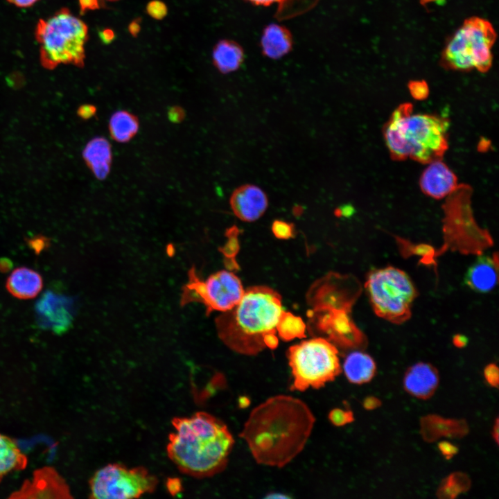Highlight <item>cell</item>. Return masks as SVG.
Here are the masks:
<instances>
[{
	"label": "cell",
	"mask_w": 499,
	"mask_h": 499,
	"mask_svg": "<svg viewBox=\"0 0 499 499\" xmlns=\"http://www.w3.org/2000/svg\"><path fill=\"white\" fill-rule=\"evenodd\" d=\"M315 423V417L305 402L279 394L252 410L239 437L257 464L283 468L304 450Z\"/></svg>",
	"instance_id": "obj_1"
},
{
	"label": "cell",
	"mask_w": 499,
	"mask_h": 499,
	"mask_svg": "<svg viewBox=\"0 0 499 499\" xmlns=\"http://www.w3.org/2000/svg\"><path fill=\"white\" fill-rule=\"evenodd\" d=\"M166 453L180 471L195 478L213 477L227 467L235 440L227 426L204 411L173 417Z\"/></svg>",
	"instance_id": "obj_2"
},
{
	"label": "cell",
	"mask_w": 499,
	"mask_h": 499,
	"mask_svg": "<svg viewBox=\"0 0 499 499\" xmlns=\"http://www.w3.org/2000/svg\"><path fill=\"white\" fill-rule=\"evenodd\" d=\"M283 310L281 297L273 288H247L234 307L216 317L218 336L229 349L242 355L274 349L279 343L276 328Z\"/></svg>",
	"instance_id": "obj_3"
},
{
	"label": "cell",
	"mask_w": 499,
	"mask_h": 499,
	"mask_svg": "<svg viewBox=\"0 0 499 499\" xmlns=\"http://www.w3.org/2000/svg\"><path fill=\"white\" fill-rule=\"evenodd\" d=\"M449 124L444 116L414 113L412 104L403 103L383 125V135L393 160L427 164L442 159L447 151Z\"/></svg>",
	"instance_id": "obj_4"
},
{
	"label": "cell",
	"mask_w": 499,
	"mask_h": 499,
	"mask_svg": "<svg viewBox=\"0 0 499 499\" xmlns=\"http://www.w3.org/2000/svg\"><path fill=\"white\" fill-rule=\"evenodd\" d=\"M35 37L40 44V61L44 68L52 70L61 64L84 67L88 27L67 8L40 19Z\"/></svg>",
	"instance_id": "obj_5"
},
{
	"label": "cell",
	"mask_w": 499,
	"mask_h": 499,
	"mask_svg": "<svg viewBox=\"0 0 499 499\" xmlns=\"http://www.w3.org/2000/svg\"><path fill=\"white\" fill-rule=\"evenodd\" d=\"M497 33L487 19L473 16L446 40L439 64L447 70L468 72L473 69L487 72L493 63L491 49Z\"/></svg>",
	"instance_id": "obj_6"
},
{
	"label": "cell",
	"mask_w": 499,
	"mask_h": 499,
	"mask_svg": "<svg viewBox=\"0 0 499 499\" xmlns=\"http://www.w3.org/2000/svg\"><path fill=\"white\" fill-rule=\"evenodd\" d=\"M292 383L290 390L319 389L341 374L339 352L334 344L322 338L304 340L288 349Z\"/></svg>",
	"instance_id": "obj_7"
},
{
	"label": "cell",
	"mask_w": 499,
	"mask_h": 499,
	"mask_svg": "<svg viewBox=\"0 0 499 499\" xmlns=\"http://www.w3.org/2000/svg\"><path fill=\"white\" fill-rule=\"evenodd\" d=\"M365 287L377 316L396 324L410 318L418 292L405 272L392 266L372 270L367 274Z\"/></svg>",
	"instance_id": "obj_8"
},
{
	"label": "cell",
	"mask_w": 499,
	"mask_h": 499,
	"mask_svg": "<svg viewBox=\"0 0 499 499\" xmlns=\"http://www.w3.org/2000/svg\"><path fill=\"white\" fill-rule=\"evenodd\" d=\"M89 484L91 498L129 499L153 493L158 479L144 466L112 463L97 470Z\"/></svg>",
	"instance_id": "obj_9"
},
{
	"label": "cell",
	"mask_w": 499,
	"mask_h": 499,
	"mask_svg": "<svg viewBox=\"0 0 499 499\" xmlns=\"http://www.w3.org/2000/svg\"><path fill=\"white\" fill-rule=\"evenodd\" d=\"M245 292L240 279L233 272L220 270L202 279L195 268L189 271L188 281L182 288L181 306L193 302L202 304L209 313L225 312L234 307Z\"/></svg>",
	"instance_id": "obj_10"
},
{
	"label": "cell",
	"mask_w": 499,
	"mask_h": 499,
	"mask_svg": "<svg viewBox=\"0 0 499 499\" xmlns=\"http://www.w3.org/2000/svg\"><path fill=\"white\" fill-rule=\"evenodd\" d=\"M472 187L467 184H459L456 189L445 198L443 204V231L448 246L457 248L458 242L476 241L482 238L491 241L487 231L480 228L476 223L472 210Z\"/></svg>",
	"instance_id": "obj_11"
},
{
	"label": "cell",
	"mask_w": 499,
	"mask_h": 499,
	"mask_svg": "<svg viewBox=\"0 0 499 499\" xmlns=\"http://www.w3.org/2000/svg\"><path fill=\"white\" fill-rule=\"evenodd\" d=\"M35 308L37 323L44 329L62 334L72 326L75 304L71 297L47 290L37 301Z\"/></svg>",
	"instance_id": "obj_12"
},
{
	"label": "cell",
	"mask_w": 499,
	"mask_h": 499,
	"mask_svg": "<svg viewBox=\"0 0 499 499\" xmlns=\"http://www.w3.org/2000/svg\"><path fill=\"white\" fill-rule=\"evenodd\" d=\"M234 214L243 222L259 219L268 207L266 193L259 186L246 184L236 188L229 199Z\"/></svg>",
	"instance_id": "obj_13"
},
{
	"label": "cell",
	"mask_w": 499,
	"mask_h": 499,
	"mask_svg": "<svg viewBox=\"0 0 499 499\" xmlns=\"http://www.w3.org/2000/svg\"><path fill=\"white\" fill-rule=\"evenodd\" d=\"M439 381V372L436 367L430 362H418L405 370L403 386L410 396L421 400H428L436 392Z\"/></svg>",
	"instance_id": "obj_14"
},
{
	"label": "cell",
	"mask_w": 499,
	"mask_h": 499,
	"mask_svg": "<svg viewBox=\"0 0 499 499\" xmlns=\"http://www.w3.org/2000/svg\"><path fill=\"white\" fill-rule=\"evenodd\" d=\"M427 164L419 179L421 191L436 200L447 198L459 185L456 175L442 159Z\"/></svg>",
	"instance_id": "obj_15"
},
{
	"label": "cell",
	"mask_w": 499,
	"mask_h": 499,
	"mask_svg": "<svg viewBox=\"0 0 499 499\" xmlns=\"http://www.w3.org/2000/svg\"><path fill=\"white\" fill-rule=\"evenodd\" d=\"M470 431L464 419L447 418L437 414L422 416L419 421V432L426 443H433L441 438L461 439Z\"/></svg>",
	"instance_id": "obj_16"
},
{
	"label": "cell",
	"mask_w": 499,
	"mask_h": 499,
	"mask_svg": "<svg viewBox=\"0 0 499 499\" xmlns=\"http://www.w3.org/2000/svg\"><path fill=\"white\" fill-rule=\"evenodd\" d=\"M64 480L51 468L45 467L35 472L33 478L25 482L15 497L71 498Z\"/></svg>",
	"instance_id": "obj_17"
},
{
	"label": "cell",
	"mask_w": 499,
	"mask_h": 499,
	"mask_svg": "<svg viewBox=\"0 0 499 499\" xmlns=\"http://www.w3.org/2000/svg\"><path fill=\"white\" fill-rule=\"evenodd\" d=\"M498 281V259L497 254L492 256H480L468 269L465 283L473 290L486 293L496 287Z\"/></svg>",
	"instance_id": "obj_18"
},
{
	"label": "cell",
	"mask_w": 499,
	"mask_h": 499,
	"mask_svg": "<svg viewBox=\"0 0 499 499\" xmlns=\"http://www.w3.org/2000/svg\"><path fill=\"white\" fill-rule=\"evenodd\" d=\"M43 281L36 271L26 268L15 269L6 281V288L15 297L29 299L35 297L42 290Z\"/></svg>",
	"instance_id": "obj_19"
},
{
	"label": "cell",
	"mask_w": 499,
	"mask_h": 499,
	"mask_svg": "<svg viewBox=\"0 0 499 499\" xmlns=\"http://www.w3.org/2000/svg\"><path fill=\"white\" fill-rule=\"evenodd\" d=\"M82 157L97 179L107 177L112 164V149L106 139L98 137L90 140L83 150Z\"/></svg>",
	"instance_id": "obj_20"
},
{
	"label": "cell",
	"mask_w": 499,
	"mask_h": 499,
	"mask_svg": "<svg viewBox=\"0 0 499 499\" xmlns=\"http://www.w3.org/2000/svg\"><path fill=\"white\" fill-rule=\"evenodd\" d=\"M347 380L352 384L369 383L376 374V363L369 353L356 350L346 357L342 367Z\"/></svg>",
	"instance_id": "obj_21"
},
{
	"label": "cell",
	"mask_w": 499,
	"mask_h": 499,
	"mask_svg": "<svg viewBox=\"0 0 499 499\" xmlns=\"http://www.w3.org/2000/svg\"><path fill=\"white\" fill-rule=\"evenodd\" d=\"M292 39L289 30L279 24L266 26L261 37V48L267 57L279 59L292 49Z\"/></svg>",
	"instance_id": "obj_22"
},
{
	"label": "cell",
	"mask_w": 499,
	"mask_h": 499,
	"mask_svg": "<svg viewBox=\"0 0 499 499\" xmlns=\"http://www.w3.org/2000/svg\"><path fill=\"white\" fill-rule=\"evenodd\" d=\"M212 60L220 73H229L240 67L244 60V51L236 42L221 40L213 49Z\"/></svg>",
	"instance_id": "obj_23"
},
{
	"label": "cell",
	"mask_w": 499,
	"mask_h": 499,
	"mask_svg": "<svg viewBox=\"0 0 499 499\" xmlns=\"http://www.w3.org/2000/svg\"><path fill=\"white\" fill-rule=\"evenodd\" d=\"M27 457L10 437L0 434V482L15 471L24 469Z\"/></svg>",
	"instance_id": "obj_24"
},
{
	"label": "cell",
	"mask_w": 499,
	"mask_h": 499,
	"mask_svg": "<svg viewBox=\"0 0 499 499\" xmlns=\"http://www.w3.org/2000/svg\"><path fill=\"white\" fill-rule=\"evenodd\" d=\"M139 130L137 117L125 110L114 112L109 122L111 137L117 142L125 143L132 139Z\"/></svg>",
	"instance_id": "obj_25"
},
{
	"label": "cell",
	"mask_w": 499,
	"mask_h": 499,
	"mask_svg": "<svg viewBox=\"0 0 499 499\" xmlns=\"http://www.w3.org/2000/svg\"><path fill=\"white\" fill-rule=\"evenodd\" d=\"M471 487V480L464 472L454 471L441 481L436 491L439 499H455L467 492Z\"/></svg>",
	"instance_id": "obj_26"
},
{
	"label": "cell",
	"mask_w": 499,
	"mask_h": 499,
	"mask_svg": "<svg viewBox=\"0 0 499 499\" xmlns=\"http://www.w3.org/2000/svg\"><path fill=\"white\" fill-rule=\"evenodd\" d=\"M279 338L285 341L306 337V326L301 317L283 310L276 328Z\"/></svg>",
	"instance_id": "obj_27"
},
{
	"label": "cell",
	"mask_w": 499,
	"mask_h": 499,
	"mask_svg": "<svg viewBox=\"0 0 499 499\" xmlns=\"http://www.w3.org/2000/svg\"><path fill=\"white\" fill-rule=\"evenodd\" d=\"M330 421L335 426H343L354 421L353 414L351 410L335 408L329 414Z\"/></svg>",
	"instance_id": "obj_28"
},
{
	"label": "cell",
	"mask_w": 499,
	"mask_h": 499,
	"mask_svg": "<svg viewBox=\"0 0 499 499\" xmlns=\"http://www.w3.org/2000/svg\"><path fill=\"white\" fill-rule=\"evenodd\" d=\"M410 95L416 100H424L429 95V87L423 80H411L408 84Z\"/></svg>",
	"instance_id": "obj_29"
},
{
	"label": "cell",
	"mask_w": 499,
	"mask_h": 499,
	"mask_svg": "<svg viewBox=\"0 0 499 499\" xmlns=\"http://www.w3.org/2000/svg\"><path fill=\"white\" fill-rule=\"evenodd\" d=\"M146 12L152 19L162 20L168 14V7L161 0H152L147 3Z\"/></svg>",
	"instance_id": "obj_30"
},
{
	"label": "cell",
	"mask_w": 499,
	"mask_h": 499,
	"mask_svg": "<svg viewBox=\"0 0 499 499\" xmlns=\"http://www.w3.org/2000/svg\"><path fill=\"white\" fill-rule=\"evenodd\" d=\"M293 229L292 224L280 220H274L272 225V231L278 238H289L292 235Z\"/></svg>",
	"instance_id": "obj_31"
},
{
	"label": "cell",
	"mask_w": 499,
	"mask_h": 499,
	"mask_svg": "<svg viewBox=\"0 0 499 499\" xmlns=\"http://www.w3.org/2000/svg\"><path fill=\"white\" fill-rule=\"evenodd\" d=\"M483 376L489 386L498 388L499 369L496 364L491 362L487 365L483 369Z\"/></svg>",
	"instance_id": "obj_32"
},
{
	"label": "cell",
	"mask_w": 499,
	"mask_h": 499,
	"mask_svg": "<svg viewBox=\"0 0 499 499\" xmlns=\"http://www.w3.org/2000/svg\"><path fill=\"white\" fill-rule=\"evenodd\" d=\"M437 448L442 456L450 460L459 452V447L448 440H441L437 443Z\"/></svg>",
	"instance_id": "obj_33"
},
{
	"label": "cell",
	"mask_w": 499,
	"mask_h": 499,
	"mask_svg": "<svg viewBox=\"0 0 499 499\" xmlns=\"http://www.w3.org/2000/svg\"><path fill=\"white\" fill-rule=\"evenodd\" d=\"M80 15H84L87 11L98 10L100 8L99 0H78Z\"/></svg>",
	"instance_id": "obj_34"
},
{
	"label": "cell",
	"mask_w": 499,
	"mask_h": 499,
	"mask_svg": "<svg viewBox=\"0 0 499 499\" xmlns=\"http://www.w3.org/2000/svg\"><path fill=\"white\" fill-rule=\"evenodd\" d=\"M168 119L173 123H180L185 118V111L180 106H173L168 111Z\"/></svg>",
	"instance_id": "obj_35"
},
{
	"label": "cell",
	"mask_w": 499,
	"mask_h": 499,
	"mask_svg": "<svg viewBox=\"0 0 499 499\" xmlns=\"http://www.w3.org/2000/svg\"><path fill=\"white\" fill-rule=\"evenodd\" d=\"M96 107L94 105L84 104L80 105L77 110L78 116L85 120L93 117L96 113Z\"/></svg>",
	"instance_id": "obj_36"
},
{
	"label": "cell",
	"mask_w": 499,
	"mask_h": 499,
	"mask_svg": "<svg viewBox=\"0 0 499 499\" xmlns=\"http://www.w3.org/2000/svg\"><path fill=\"white\" fill-rule=\"evenodd\" d=\"M381 405L382 401L375 396H367L362 401V406L367 411L376 410Z\"/></svg>",
	"instance_id": "obj_37"
},
{
	"label": "cell",
	"mask_w": 499,
	"mask_h": 499,
	"mask_svg": "<svg viewBox=\"0 0 499 499\" xmlns=\"http://www.w3.org/2000/svg\"><path fill=\"white\" fill-rule=\"evenodd\" d=\"M98 35L100 40L104 44H111L116 37L114 30L110 28H105L100 30Z\"/></svg>",
	"instance_id": "obj_38"
},
{
	"label": "cell",
	"mask_w": 499,
	"mask_h": 499,
	"mask_svg": "<svg viewBox=\"0 0 499 499\" xmlns=\"http://www.w3.org/2000/svg\"><path fill=\"white\" fill-rule=\"evenodd\" d=\"M141 18L137 17L128 24V30L129 33L133 37H137L141 31Z\"/></svg>",
	"instance_id": "obj_39"
},
{
	"label": "cell",
	"mask_w": 499,
	"mask_h": 499,
	"mask_svg": "<svg viewBox=\"0 0 499 499\" xmlns=\"http://www.w3.org/2000/svg\"><path fill=\"white\" fill-rule=\"evenodd\" d=\"M245 1H247L251 3L256 5V6H268L272 5L274 3L283 5L286 3L288 2L289 0H245Z\"/></svg>",
	"instance_id": "obj_40"
},
{
	"label": "cell",
	"mask_w": 499,
	"mask_h": 499,
	"mask_svg": "<svg viewBox=\"0 0 499 499\" xmlns=\"http://www.w3.org/2000/svg\"><path fill=\"white\" fill-rule=\"evenodd\" d=\"M10 3L19 8H28L33 6L39 0H6Z\"/></svg>",
	"instance_id": "obj_41"
},
{
	"label": "cell",
	"mask_w": 499,
	"mask_h": 499,
	"mask_svg": "<svg viewBox=\"0 0 499 499\" xmlns=\"http://www.w3.org/2000/svg\"><path fill=\"white\" fill-rule=\"evenodd\" d=\"M491 433V437H492L493 441H495L496 444L498 445V444H499V419H498V417H497L495 419Z\"/></svg>",
	"instance_id": "obj_42"
},
{
	"label": "cell",
	"mask_w": 499,
	"mask_h": 499,
	"mask_svg": "<svg viewBox=\"0 0 499 499\" xmlns=\"http://www.w3.org/2000/svg\"><path fill=\"white\" fill-rule=\"evenodd\" d=\"M453 343L457 348H463L467 344V338L462 335L457 334L453 337Z\"/></svg>",
	"instance_id": "obj_43"
},
{
	"label": "cell",
	"mask_w": 499,
	"mask_h": 499,
	"mask_svg": "<svg viewBox=\"0 0 499 499\" xmlns=\"http://www.w3.org/2000/svg\"><path fill=\"white\" fill-rule=\"evenodd\" d=\"M446 0H420V3L422 6H426L431 2H435L439 5H443Z\"/></svg>",
	"instance_id": "obj_44"
},
{
	"label": "cell",
	"mask_w": 499,
	"mask_h": 499,
	"mask_svg": "<svg viewBox=\"0 0 499 499\" xmlns=\"http://www.w3.org/2000/svg\"><path fill=\"white\" fill-rule=\"evenodd\" d=\"M106 1L113 2V1H119V0H106Z\"/></svg>",
	"instance_id": "obj_45"
}]
</instances>
